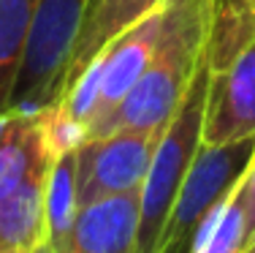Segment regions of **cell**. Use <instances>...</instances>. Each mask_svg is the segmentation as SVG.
Masks as SVG:
<instances>
[{"label":"cell","mask_w":255,"mask_h":253,"mask_svg":"<svg viewBox=\"0 0 255 253\" xmlns=\"http://www.w3.org/2000/svg\"><path fill=\"white\" fill-rule=\"evenodd\" d=\"M242 253H255V232H253V237L247 240V245H245V251Z\"/></svg>","instance_id":"obj_18"},{"label":"cell","mask_w":255,"mask_h":253,"mask_svg":"<svg viewBox=\"0 0 255 253\" xmlns=\"http://www.w3.org/2000/svg\"><path fill=\"white\" fill-rule=\"evenodd\" d=\"M160 5L149 11L147 16L130 25L117 35L106 49L101 52V93H98V109L90 120L87 131L109 117L120 106V101L133 90V84L141 79L149 60L155 55L157 33H160Z\"/></svg>","instance_id":"obj_7"},{"label":"cell","mask_w":255,"mask_h":253,"mask_svg":"<svg viewBox=\"0 0 255 253\" xmlns=\"http://www.w3.org/2000/svg\"><path fill=\"white\" fill-rule=\"evenodd\" d=\"M160 131H112L84 139L76 147V199L79 207L103 196L138 191L160 142Z\"/></svg>","instance_id":"obj_5"},{"label":"cell","mask_w":255,"mask_h":253,"mask_svg":"<svg viewBox=\"0 0 255 253\" xmlns=\"http://www.w3.org/2000/svg\"><path fill=\"white\" fill-rule=\"evenodd\" d=\"M250 240L245 204L236 194L226 199L220 210L206 221L193 253H242Z\"/></svg>","instance_id":"obj_15"},{"label":"cell","mask_w":255,"mask_h":253,"mask_svg":"<svg viewBox=\"0 0 255 253\" xmlns=\"http://www.w3.org/2000/svg\"><path fill=\"white\" fill-rule=\"evenodd\" d=\"M209 60L206 52L198 63L193 82L187 87L185 98L179 101L177 112L171 114L160 142L155 147V155L149 161L147 177L141 185V207H138V229H136V245L133 253H155L157 237L163 232L168 213L174 207L182 183L187 177L193 158L201 147V131H204V109H206V93H209Z\"/></svg>","instance_id":"obj_2"},{"label":"cell","mask_w":255,"mask_h":253,"mask_svg":"<svg viewBox=\"0 0 255 253\" xmlns=\"http://www.w3.org/2000/svg\"><path fill=\"white\" fill-rule=\"evenodd\" d=\"M255 41V8L247 0H215L206 35V60L212 74L226 71Z\"/></svg>","instance_id":"obj_12"},{"label":"cell","mask_w":255,"mask_h":253,"mask_svg":"<svg viewBox=\"0 0 255 253\" xmlns=\"http://www.w3.org/2000/svg\"><path fill=\"white\" fill-rule=\"evenodd\" d=\"M52 158L41 139L35 114H11L8 125L0 131V199L14 194L27 177L49 169Z\"/></svg>","instance_id":"obj_11"},{"label":"cell","mask_w":255,"mask_h":253,"mask_svg":"<svg viewBox=\"0 0 255 253\" xmlns=\"http://www.w3.org/2000/svg\"><path fill=\"white\" fill-rule=\"evenodd\" d=\"M84 8L87 0H38L8 95L11 112L35 114L60 101Z\"/></svg>","instance_id":"obj_3"},{"label":"cell","mask_w":255,"mask_h":253,"mask_svg":"<svg viewBox=\"0 0 255 253\" xmlns=\"http://www.w3.org/2000/svg\"><path fill=\"white\" fill-rule=\"evenodd\" d=\"M163 0H87L84 8V22L79 30V38L74 46V57H71L68 74H65L63 95L65 90L84 74L90 63L117 38L123 30L136 25L141 16L155 11ZM60 95V98H63Z\"/></svg>","instance_id":"obj_9"},{"label":"cell","mask_w":255,"mask_h":253,"mask_svg":"<svg viewBox=\"0 0 255 253\" xmlns=\"http://www.w3.org/2000/svg\"><path fill=\"white\" fill-rule=\"evenodd\" d=\"M44 210H46V237H49V245L54 251L65 243L79 213L76 150L63 153L52 161L49 174H46V188H44Z\"/></svg>","instance_id":"obj_13"},{"label":"cell","mask_w":255,"mask_h":253,"mask_svg":"<svg viewBox=\"0 0 255 253\" xmlns=\"http://www.w3.org/2000/svg\"><path fill=\"white\" fill-rule=\"evenodd\" d=\"M54 253H76V251H71V248H54Z\"/></svg>","instance_id":"obj_19"},{"label":"cell","mask_w":255,"mask_h":253,"mask_svg":"<svg viewBox=\"0 0 255 253\" xmlns=\"http://www.w3.org/2000/svg\"><path fill=\"white\" fill-rule=\"evenodd\" d=\"M247 3H250V5H253V8H255V0H247Z\"/></svg>","instance_id":"obj_20"},{"label":"cell","mask_w":255,"mask_h":253,"mask_svg":"<svg viewBox=\"0 0 255 253\" xmlns=\"http://www.w3.org/2000/svg\"><path fill=\"white\" fill-rule=\"evenodd\" d=\"M255 155V136L228 144H204L193 158L155 253H193L206 221L226 204Z\"/></svg>","instance_id":"obj_4"},{"label":"cell","mask_w":255,"mask_h":253,"mask_svg":"<svg viewBox=\"0 0 255 253\" xmlns=\"http://www.w3.org/2000/svg\"><path fill=\"white\" fill-rule=\"evenodd\" d=\"M141 188L103 196L79 207L76 221L60 248L76 253H133L138 229Z\"/></svg>","instance_id":"obj_8"},{"label":"cell","mask_w":255,"mask_h":253,"mask_svg":"<svg viewBox=\"0 0 255 253\" xmlns=\"http://www.w3.org/2000/svg\"><path fill=\"white\" fill-rule=\"evenodd\" d=\"M212 5L215 0H163L160 33L147 71L117 109L87 131V139L125 128L166 131L206 52Z\"/></svg>","instance_id":"obj_1"},{"label":"cell","mask_w":255,"mask_h":253,"mask_svg":"<svg viewBox=\"0 0 255 253\" xmlns=\"http://www.w3.org/2000/svg\"><path fill=\"white\" fill-rule=\"evenodd\" d=\"M27 253H54V251H52L49 243H44V245H38V248H33V251H27Z\"/></svg>","instance_id":"obj_17"},{"label":"cell","mask_w":255,"mask_h":253,"mask_svg":"<svg viewBox=\"0 0 255 253\" xmlns=\"http://www.w3.org/2000/svg\"><path fill=\"white\" fill-rule=\"evenodd\" d=\"M46 174L49 169H41L14 194L0 199V253H27L49 243L44 210Z\"/></svg>","instance_id":"obj_10"},{"label":"cell","mask_w":255,"mask_h":253,"mask_svg":"<svg viewBox=\"0 0 255 253\" xmlns=\"http://www.w3.org/2000/svg\"><path fill=\"white\" fill-rule=\"evenodd\" d=\"M234 194L242 199V204H245L247 229H250V237H253V232H255V155H253L250 166H247V172L242 174L239 185L234 188Z\"/></svg>","instance_id":"obj_16"},{"label":"cell","mask_w":255,"mask_h":253,"mask_svg":"<svg viewBox=\"0 0 255 253\" xmlns=\"http://www.w3.org/2000/svg\"><path fill=\"white\" fill-rule=\"evenodd\" d=\"M255 136V41L226 71L209 76L204 144H228Z\"/></svg>","instance_id":"obj_6"},{"label":"cell","mask_w":255,"mask_h":253,"mask_svg":"<svg viewBox=\"0 0 255 253\" xmlns=\"http://www.w3.org/2000/svg\"><path fill=\"white\" fill-rule=\"evenodd\" d=\"M35 5L38 0H0V112L8 109V95L14 87Z\"/></svg>","instance_id":"obj_14"}]
</instances>
